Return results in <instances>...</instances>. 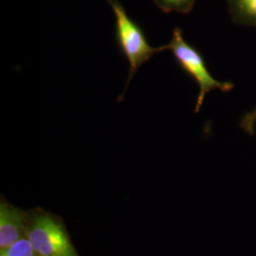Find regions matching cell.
Here are the masks:
<instances>
[{"mask_svg":"<svg viewBox=\"0 0 256 256\" xmlns=\"http://www.w3.org/2000/svg\"><path fill=\"white\" fill-rule=\"evenodd\" d=\"M25 226L18 210L5 203L0 205V252L24 238Z\"/></svg>","mask_w":256,"mask_h":256,"instance_id":"obj_4","label":"cell"},{"mask_svg":"<svg viewBox=\"0 0 256 256\" xmlns=\"http://www.w3.org/2000/svg\"><path fill=\"white\" fill-rule=\"evenodd\" d=\"M115 16V38L120 50L128 59L129 64L128 84L134 77L138 70L149 61L153 55L168 50L165 46H150L142 27L131 18L117 0H108Z\"/></svg>","mask_w":256,"mask_h":256,"instance_id":"obj_1","label":"cell"},{"mask_svg":"<svg viewBox=\"0 0 256 256\" xmlns=\"http://www.w3.org/2000/svg\"><path fill=\"white\" fill-rule=\"evenodd\" d=\"M230 12L239 23L256 26V0H228Z\"/></svg>","mask_w":256,"mask_h":256,"instance_id":"obj_5","label":"cell"},{"mask_svg":"<svg viewBox=\"0 0 256 256\" xmlns=\"http://www.w3.org/2000/svg\"><path fill=\"white\" fill-rule=\"evenodd\" d=\"M168 45V50H171L178 64L182 66L184 72L190 74L196 81L200 86V93L198 96L194 111L198 112L205 96L208 92L214 90H220L227 92L234 88V84L229 82H220L214 79L209 70L207 68L205 61L200 52L189 45L183 38L180 28H176L173 32L172 39Z\"/></svg>","mask_w":256,"mask_h":256,"instance_id":"obj_2","label":"cell"},{"mask_svg":"<svg viewBox=\"0 0 256 256\" xmlns=\"http://www.w3.org/2000/svg\"><path fill=\"white\" fill-rule=\"evenodd\" d=\"M156 5L165 12L188 14L194 7L196 0H153Z\"/></svg>","mask_w":256,"mask_h":256,"instance_id":"obj_6","label":"cell"},{"mask_svg":"<svg viewBox=\"0 0 256 256\" xmlns=\"http://www.w3.org/2000/svg\"><path fill=\"white\" fill-rule=\"evenodd\" d=\"M0 256H36V254L28 239L23 238L4 252H1Z\"/></svg>","mask_w":256,"mask_h":256,"instance_id":"obj_7","label":"cell"},{"mask_svg":"<svg viewBox=\"0 0 256 256\" xmlns=\"http://www.w3.org/2000/svg\"><path fill=\"white\" fill-rule=\"evenodd\" d=\"M27 234L36 256H77L62 225L50 216H36Z\"/></svg>","mask_w":256,"mask_h":256,"instance_id":"obj_3","label":"cell"}]
</instances>
